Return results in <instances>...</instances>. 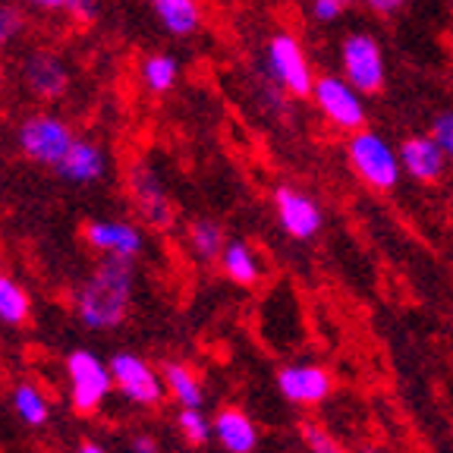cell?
Wrapping results in <instances>:
<instances>
[{
  "label": "cell",
  "instance_id": "f1b7e54d",
  "mask_svg": "<svg viewBox=\"0 0 453 453\" xmlns=\"http://www.w3.org/2000/svg\"><path fill=\"white\" fill-rule=\"evenodd\" d=\"M22 4L44 10V13H66V7H70V0H22Z\"/></svg>",
  "mask_w": 453,
  "mask_h": 453
},
{
  "label": "cell",
  "instance_id": "e0dca14e",
  "mask_svg": "<svg viewBox=\"0 0 453 453\" xmlns=\"http://www.w3.org/2000/svg\"><path fill=\"white\" fill-rule=\"evenodd\" d=\"M157 22L173 38H189L202 28V7L198 0H151Z\"/></svg>",
  "mask_w": 453,
  "mask_h": 453
},
{
  "label": "cell",
  "instance_id": "4dcf8cb0",
  "mask_svg": "<svg viewBox=\"0 0 453 453\" xmlns=\"http://www.w3.org/2000/svg\"><path fill=\"white\" fill-rule=\"evenodd\" d=\"M133 453H157V441L151 438V434H135Z\"/></svg>",
  "mask_w": 453,
  "mask_h": 453
},
{
  "label": "cell",
  "instance_id": "1f68e13d",
  "mask_svg": "<svg viewBox=\"0 0 453 453\" xmlns=\"http://www.w3.org/2000/svg\"><path fill=\"white\" fill-rule=\"evenodd\" d=\"M356 453H400V450H394V447H388V444H362Z\"/></svg>",
  "mask_w": 453,
  "mask_h": 453
},
{
  "label": "cell",
  "instance_id": "44dd1931",
  "mask_svg": "<svg viewBox=\"0 0 453 453\" xmlns=\"http://www.w3.org/2000/svg\"><path fill=\"white\" fill-rule=\"evenodd\" d=\"M139 76L151 95H167L180 79V60L170 54H151L142 60Z\"/></svg>",
  "mask_w": 453,
  "mask_h": 453
},
{
  "label": "cell",
  "instance_id": "7402d4cb",
  "mask_svg": "<svg viewBox=\"0 0 453 453\" xmlns=\"http://www.w3.org/2000/svg\"><path fill=\"white\" fill-rule=\"evenodd\" d=\"M13 410H16V416H19L26 425H32V428L44 425L50 416L48 396H44L35 384H28V381H22L13 388Z\"/></svg>",
  "mask_w": 453,
  "mask_h": 453
},
{
  "label": "cell",
  "instance_id": "ac0fdd59",
  "mask_svg": "<svg viewBox=\"0 0 453 453\" xmlns=\"http://www.w3.org/2000/svg\"><path fill=\"white\" fill-rule=\"evenodd\" d=\"M220 271L226 274V280L236 283V287H255L262 280V262L249 242H226L224 252H220Z\"/></svg>",
  "mask_w": 453,
  "mask_h": 453
},
{
  "label": "cell",
  "instance_id": "d4e9b609",
  "mask_svg": "<svg viewBox=\"0 0 453 453\" xmlns=\"http://www.w3.org/2000/svg\"><path fill=\"white\" fill-rule=\"evenodd\" d=\"M303 441H305V447H309V453H347L343 444H340L325 425H319V422L303 425Z\"/></svg>",
  "mask_w": 453,
  "mask_h": 453
},
{
  "label": "cell",
  "instance_id": "ffe728a7",
  "mask_svg": "<svg viewBox=\"0 0 453 453\" xmlns=\"http://www.w3.org/2000/svg\"><path fill=\"white\" fill-rule=\"evenodd\" d=\"M186 242H189V252L196 262H220V252H224V226L211 218H196L186 226Z\"/></svg>",
  "mask_w": 453,
  "mask_h": 453
},
{
  "label": "cell",
  "instance_id": "4316f807",
  "mask_svg": "<svg viewBox=\"0 0 453 453\" xmlns=\"http://www.w3.org/2000/svg\"><path fill=\"white\" fill-rule=\"evenodd\" d=\"M432 135L441 142V149H444V151H447V157L453 161V111L438 113V117H434Z\"/></svg>",
  "mask_w": 453,
  "mask_h": 453
},
{
  "label": "cell",
  "instance_id": "3957f363",
  "mask_svg": "<svg viewBox=\"0 0 453 453\" xmlns=\"http://www.w3.org/2000/svg\"><path fill=\"white\" fill-rule=\"evenodd\" d=\"M265 76L268 82H274L277 88H283V95L290 98H305L315 88V73H311L309 54L299 44V38L287 35H274L265 48Z\"/></svg>",
  "mask_w": 453,
  "mask_h": 453
},
{
  "label": "cell",
  "instance_id": "4fadbf2b",
  "mask_svg": "<svg viewBox=\"0 0 453 453\" xmlns=\"http://www.w3.org/2000/svg\"><path fill=\"white\" fill-rule=\"evenodd\" d=\"M400 164H403V173L412 177L416 183H438L447 170V151L441 149V142L432 133L425 135H410V139L400 145Z\"/></svg>",
  "mask_w": 453,
  "mask_h": 453
},
{
  "label": "cell",
  "instance_id": "7a4b0ae2",
  "mask_svg": "<svg viewBox=\"0 0 453 453\" xmlns=\"http://www.w3.org/2000/svg\"><path fill=\"white\" fill-rule=\"evenodd\" d=\"M347 157H349V167L356 170V177L368 186V189H378V192H388L400 183V151L384 139L381 133L375 129H356L347 142Z\"/></svg>",
  "mask_w": 453,
  "mask_h": 453
},
{
  "label": "cell",
  "instance_id": "2e32d148",
  "mask_svg": "<svg viewBox=\"0 0 453 453\" xmlns=\"http://www.w3.org/2000/svg\"><path fill=\"white\" fill-rule=\"evenodd\" d=\"M211 428H214V441L226 453H252L258 447V428L249 418V412L236 410V406H224L211 418Z\"/></svg>",
  "mask_w": 453,
  "mask_h": 453
},
{
  "label": "cell",
  "instance_id": "7c38bea8",
  "mask_svg": "<svg viewBox=\"0 0 453 453\" xmlns=\"http://www.w3.org/2000/svg\"><path fill=\"white\" fill-rule=\"evenodd\" d=\"M277 390L296 406H321L334 394V375L315 362H296L277 372Z\"/></svg>",
  "mask_w": 453,
  "mask_h": 453
},
{
  "label": "cell",
  "instance_id": "ba28073f",
  "mask_svg": "<svg viewBox=\"0 0 453 453\" xmlns=\"http://www.w3.org/2000/svg\"><path fill=\"white\" fill-rule=\"evenodd\" d=\"M111 375H113V388L120 390L129 403L157 406L164 400V394H167V384H164L161 372L135 353H117L113 356Z\"/></svg>",
  "mask_w": 453,
  "mask_h": 453
},
{
  "label": "cell",
  "instance_id": "484cf974",
  "mask_svg": "<svg viewBox=\"0 0 453 453\" xmlns=\"http://www.w3.org/2000/svg\"><path fill=\"white\" fill-rule=\"evenodd\" d=\"M22 32V13L13 7V4H7V0H0V50L7 48V44H13V38Z\"/></svg>",
  "mask_w": 453,
  "mask_h": 453
},
{
  "label": "cell",
  "instance_id": "5bb4252c",
  "mask_svg": "<svg viewBox=\"0 0 453 453\" xmlns=\"http://www.w3.org/2000/svg\"><path fill=\"white\" fill-rule=\"evenodd\" d=\"M85 240L95 252H104V255H120V258H139L145 252V236L135 224L129 220H92V224L85 226Z\"/></svg>",
  "mask_w": 453,
  "mask_h": 453
},
{
  "label": "cell",
  "instance_id": "52a82bcc",
  "mask_svg": "<svg viewBox=\"0 0 453 453\" xmlns=\"http://www.w3.org/2000/svg\"><path fill=\"white\" fill-rule=\"evenodd\" d=\"M311 101L325 113V120L334 123L337 129L356 133V129L365 127V101H362V92L349 79L319 76L315 88H311Z\"/></svg>",
  "mask_w": 453,
  "mask_h": 453
},
{
  "label": "cell",
  "instance_id": "603a6c76",
  "mask_svg": "<svg viewBox=\"0 0 453 453\" xmlns=\"http://www.w3.org/2000/svg\"><path fill=\"white\" fill-rule=\"evenodd\" d=\"M28 309H32L28 293L22 290L13 277L0 274V321L4 325H22L28 319Z\"/></svg>",
  "mask_w": 453,
  "mask_h": 453
},
{
  "label": "cell",
  "instance_id": "5b68a950",
  "mask_svg": "<svg viewBox=\"0 0 453 453\" xmlns=\"http://www.w3.org/2000/svg\"><path fill=\"white\" fill-rule=\"evenodd\" d=\"M66 378H70V403L82 416L98 412L101 403L107 400V394L113 390L111 362H101L88 349L70 353V359H66Z\"/></svg>",
  "mask_w": 453,
  "mask_h": 453
},
{
  "label": "cell",
  "instance_id": "cb8c5ba5",
  "mask_svg": "<svg viewBox=\"0 0 453 453\" xmlns=\"http://www.w3.org/2000/svg\"><path fill=\"white\" fill-rule=\"evenodd\" d=\"M177 428L189 444H208L214 438V428L208 422V416L202 410H192V406H183L177 416Z\"/></svg>",
  "mask_w": 453,
  "mask_h": 453
},
{
  "label": "cell",
  "instance_id": "9c48e42d",
  "mask_svg": "<svg viewBox=\"0 0 453 453\" xmlns=\"http://www.w3.org/2000/svg\"><path fill=\"white\" fill-rule=\"evenodd\" d=\"M22 82L38 101H60L70 92V66L57 50L50 48H32L19 64Z\"/></svg>",
  "mask_w": 453,
  "mask_h": 453
},
{
  "label": "cell",
  "instance_id": "83f0119b",
  "mask_svg": "<svg viewBox=\"0 0 453 453\" xmlns=\"http://www.w3.org/2000/svg\"><path fill=\"white\" fill-rule=\"evenodd\" d=\"M347 7V0H311V16L319 22H337Z\"/></svg>",
  "mask_w": 453,
  "mask_h": 453
},
{
  "label": "cell",
  "instance_id": "9a60e30c",
  "mask_svg": "<svg viewBox=\"0 0 453 453\" xmlns=\"http://www.w3.org/2000/svg\"><path fill=\"white\" fill-rule=\"evenodd\" d=\"M57 173L66 180V183H76V186H92L101 183L107 177V151L104 145L92 139H79L70 145V151L64 155V161L57 164Z\"/></svg>",
  "mask_w": 453,
  "mask_h": 453
},
{
  "label": "cell",
  "instance_id": "d6986e66",
  "mask_svg": "<svg viewBox=\"0 0 453 453\" xmlns=\"http://www.w3.org/2000/svg\"><path fill=\"white\" fill-rule=\"evenodd\" d=\"M161 375H164V384H167V394L173 396L180 406H192V410H202V406H205L202 378H198L189 365H183V362H164Z\"/></svg>",
  "mask_w": 453,
  "mask_h": 453
},
{
  "label": "cell",
  "instance_id": "277c9868",
  "mask_svg": "<svg viewBox=\"0 0 453 453\" xmlns=\"http://www.w3.org/2000/svg\"><path fill=\"white\" fill-rule=\"evenodd\" d=\"M16 142H19L22 155L28 161L44 164V167H57V164L64 161L66 151H70L73 142H76V133L57 113H32L16 129Z\"/></svg>",
  "mask_w": 453,
  "mask_h": 453
},
{
  "label": "cell",
  "instance_id": "d6a6232c",
  "mask_svg": "<svg viewBox=\"0 0 453 453\" xmlns=\"http://www.w3.org/2000/svg\"><path fill=\"white\" fill-rule=\"evenodd\" d=\"M79 453H107V450L98 444V441H85V444L79 447Z\"/></svg>",
  "mask_w": 453,
  "mask_h": 453
},
{
  "label": "cell",
  "instance_id": "6da1fadb",
  "mask_svg": "<svg viewBox=\"0 0 453 453\" xmlns=\"http://www.w3.org/2000/svg\"><path fill=\"white\" fill-rule=\"evenodd\" d=\"M135 290L133 258L104 255L76 293V315L92 331H113L127 319Z\"/></svg>",
  "mask_w": 453,
  "mask_h": 453
},
{
  "label": "cell",
  "instance_id": "8992f818",
  "mask_svg": "<svg viewBox=\"0 0 453 453\" xmlns=\"http://www.w3.org/2000/svg\"><path fill=\"white\" fill-rule=\"evenodd\" d=\"M340 66H343V79H349L362 95H375L384 88L388 66H384V50L375 35L353 32V35L343 38V44H340Z\"/></svg>",
  "mask_w": 453,
  "mask_h": 453
},
{
  "label": "cell",
  "instance_id": "8fae6325",
  "mask_svg": "<svg viewBox=\"0 0 453 453\" xmlns=\"http://www.w3.org/2000/svg\"><path fill=\"white\" fill-rule=\"evenodd\" d=\"M274 211L283 226V234L299 242L315 240L321 224H325V214H321L319 202L309 192L293 189V186H277L274 189Z\"/></svg>",
  "mask_w": 453,
  "mask_h": 453
},
{
  "label": "cell",
  "instance_id": "f546056e",
  "mask_svg": "<svg viewBox=\"0 0 453 453\" xmlns=\"http://www.w3.org/2000/svg\"><path fill=\"white\" fill-rule=\"evenodd\" d=\"M368 7L375 10V13H381V16H390V13H396V10L403 7L406 0H365Z\"/></svg>",
  "mask_w": 453,
  "mask_h": 453
},
{
  "label": "cell",
  "instance_id": "836d02e7",
  "mask_svg": "<svg viewBox=\"0 0 453 453\" xmlns=\"http://www.w3.org/2000/svg\"><path fill=\"white\" fill-rule=\"evenodd\" d=\"M347 4H353V0H347Z\"/></svg>",
  "mask_w": 453,
  "mask_h": 453
},
{
  "label": "cell",
  "instance_id": "30bf717a",
  "mask_svg": "<svg viewBox=\"0 0 453 453\" xmlns=\"http://www.w3.org/2000/svg\"><path fill=\"white\" fill-rule=\"evenodd\" d=\"M129 192H133V202L139 208L142 220H149L157 230H167L173 226V202H170L167 189H164L157 170L149 161H135L129 167Z\"/></svg>",
  "mask_w": 453,
  "mask_h": 453
}]
</instances>
